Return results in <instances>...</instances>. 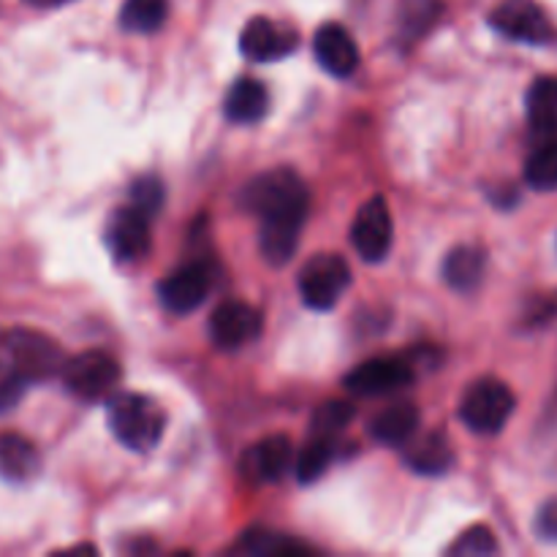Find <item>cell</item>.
<instances>
[{"mask_svg": "<svg viewBox=\"0 0 557 557\" xmlns=\"http://www.w3.org/2000/svg\"><path fill=\"white\" fill-rule=\"evenodd\" d=\"M245 212L261 221L259 248L272 267H283L294 259L302 239L310 196L302 177L292 169H270L250 180L239 194Z\"/></svg>", "mask_w": 557, "mask_h": 557, "instance_id": "1", "label": "cell"}, {"mask_svg": "<svg viewBox=\"0 0 557 557\" xmlns=\"http://www.w3.org/2000/svg\"><path fill=\"white\" fill-rule=\"evenodd\" d=\"M107 417L114 438L131 451L156 449L163 428H166V413L158 408V403L145 395H136V392L114 395L109 400Z\"/></svg>", "mask_w": 557, "mask_h": 557, "instance_id": "2", "label": "cell"}, {"mask_svg": "<svg viewBox=\"0 0 557 557\" xmlns=\"http://www.w3.org/2000/svg\"><path fill=\"white\" fill-rule=\"evenodd\" d=\"M0 354L27 384L54 379L65 364L63 348L52 337L36 330H25V326H11V330L0 332Z\"/></svg>", "mask_w": 557, "mask_h": 557, "instance_id": "3", "label": "cell"}, {"mask_svg": "<svg viewBox=\"0 0 557 557\" xmlns=\"http://www.w3.org/2000/svg\"><path fill=\"white\" fill-rule=\"evenodd\" d=\"M515 392L498 379H482L468 386L460 403V419L471 433L495 435L515 413Z\"/></svg>", "mask_w": 557, "mask_h": 557, "instance_id": "4", "label": "cell"}, {"mask_svg": "<svg viewBox=\"0 0 557 557\" xmlns=\"http://www.w3.org/2000/svg\"><path fill=\"white\" fill-rule=\"evenodd\" d=\"M351 286V267L337 253H319L305 261L297 277L299 297L313 310H332Z\"/></svg>", "mask_w": 557, "mask_h": 557, "instance_id": "5", "label": "cell"}, {"mask_svg": "<svg viewBox=\"0 0 557 557\" xmlns=\"http://www.w3.org/2000/svg\"><path fill=\"white\" fill-rule=\"evenodd\" d=\"M354 250L370 264H379L389 256L392 243H395V223H392L389 205L384 196H373L359 207L351 226Z\"/></svg>", "mask_w": 557, "mask_h": 557, "instance_id": "6", "label": "cell"}, {"mask_svg": "<svg viewBox=\"0 0 557 557\" xmlns=\"http://www.w3.org/2000/svg\"><path fill=\"white\" fill-rule=\"evenodd\" d=\"M63 384L82 400H101L117 386L120 364L107 351H85L69 359L60 370Z\"/></svg>", "mask_w": 557, "mask_h": 557, "instance_id": "7", "label": "cell"}, {"mask_svg": "<svg viewBox=\"0 0 557 557\" xmlns=\"http://www.w3.org/2000/svg\"><path fill=\"white\" fill-rule=\"evenodd\" d=\"M490 25L500 36L522 44H549L553 41V25L542 5L533 0H504L498 9L490 14Z\"/></svg>", "mask_w": 557, "mask_h": 557, "instance_id": "8", "label": "cell"}, {"mask_svg": "<svg viewBox=\"0 0 557 557\" xmlns=\"http://www.w3.org/2000/svg\"><path fill=\"white\" fill-rule=\"evenodd\" d=\"M413 381V362L400 357H375L346 375V389L362 397H381L403 389Z\"/></svg>", "mask_w": 557, "mask_h": 557, "instance_id": "9", "label": "cell"}, {"mask_svg": "<svg viewBox=\"0 0 557 557\" xmlns=\"http://www.w3.org/2000/svg\"><path fill=\"white\" fill-rule=\"evenodd\" d=\"M299 38L292 27L272 22L267 16H253L239 33V52L253 63H272L283 60L297 49Z\"/></svg>", "mask_w": 557, "mask_h": 557, "instance_id": "10", "label": "cell"}, {"mask_svg": "<svg viewBox=\"0 0 557 557\" xmlns=\"http://www.w3.org/2000/svg\"><path fill=\"white\" fill-rule=\"evenodd\" d=\"M103 239H107V248L112 250V256L117 261H136L150 250V218L141 215L134 207H117V210L109 215L107 228H103Z\"/></svg>", "mask_w": 557, "mask_h": 557, "instance_id": "11", "label": "cell"}, {"mask_svg": "<svg viewBox=\"0 0 557 557\" xmlns=\"http://www.w3.org/2000/svg\"><path fill=\"white\" fill-rule=\"evenodd\" d=\"M261 335V313L248 302L239 299H228L221 302L210 315V337L218 348L245 346V343L256 341Z\"/></svg>", "mask_w": 557, "mask_h": 557, "instance_id": "12", "label": "cell"}, {"mask_svg": "<svg viewBox=\"0 0 557 557\" xmlns=\"http://www.w3.org/2000/svg\"><path fill=\"white\" fill-rule=\"evenodd\" d=\"M210 286L212 275L205 264H185L158 283V297H161L163 308L183 315L205 302L207 294H210Z\"/></svg>", "mask_w": 557, "mask_h": 557, "instance_id": "13", "label": "cell"}, {"mask_svg": "<svg viewBox=\"0 0 557 557\" xmlns=\"http://www.w3.org/2000/svg\"><path fill=\"white\" fill-rule=\"evenodd\" d=\"M313 52L319 60L321 69L326 74L337 76V79H346L354 71L359 69V47L354 41L351 33L346 30L337 22H326L315 30L313 38Z\"/></svg>", "mask_w": 557, "mask_h": 557, "instance_id": "14", "label": "cell"}, {"mask_svg": "<svg viewBox=\"0 0 557 557\" xmlns=\"http://www.w3.org/2000/svg\"><path fill=\"white\" fill-rule=\"evenodd\" d=\"M294 462V444L288 435H267L248 449L243 460V471L250 482L270 484L286 476Z\"/></svg>", "mask_w": 557, "mask_h": 557, "instance_id": "15", "label": "cell"}, {"mask_svg": "<svg viewBox=\"0 0 557 557\" xmlns=\"http://www.w3.org/2000/svg\"><path fill=\"white\" fill-rule=\"evenodd\" d=\"M484 270H487V253L479 245H457L444 259V281L462 294L479 288Z\"/></svg>", "mask_w": 557, "mask_h": 557, "instance_id": "16", "label": "cell"}, {"mask_svg": "<svg viewBox=\"0 0 557 557\" xmlns=\"http://www.w3.org/2000/svg\"><path fill=\"white\" fill-rule=\"evenodd\" d=\"M267 109H270V92L259 79H250V76L234 82L223 101V112L232 123H259Z\"/></svg>", "mask_w": 557, "mask_h": 557, "instance_id": "17", "label": "cell"}, {"mask_svg": "<svg viewBox=\"0 0 557 557\" xmlns=\"http://www.w3.org/2000/svg\"><path fill=\"white\" fill-rule=\"evenodd\" d=\"M38 471L41 457L30 441L14 433L0 435V476L9 482H30Z\"/></svg>", "mask_w": 557, "mask_h": 557, "instance_id": "18", "label": "cell"}, {"mask_svg": "<svg viewBox=\"0 0 557 557\" xmlns=\"http://www.w3.org/2000/svg\"><path fill=\"white\" fill-rule=\"evenodd\" d=\"M525 109L531 128L542 139L557 136V76H542L533 82L525 98Z\"/></svg>", "mask_w": 557, "mask_h": 557, "instance_id": "19", "label": "cell"}, {"mask_svg": "<svg viewBox=\"0 0 557 557\" xmlns=\"http://www.w3.org/2000/svg\"><path fill=\"white\" fill-rule=\"evenodd\" d=\"M419 411L411 403H397L375 417L373 435L384 446H406L417 435Z\"/></svg>", "mask_w": 557, "mask_h": 557, "instance_id": "20", "label": "cell"}, {"mask_svg": "<svg viewBox=\"0 0 557 557\" xmlns=\"http://www.w3.org/2000/svg\"><path fill=\"white\" fill-rule=\"evenodd\" d=\"M451 460H455V455H451V446L444 433H428L406 455L408 468L413 473H422V476H441V473L449 471Z\"/></svg>", "mask_w": 557, "mask_h": 557, "instance_id": "21", "label": "cell"}, {"mask_svg": "<svg viewBox=\"0 0 557 557\" xmlns=\"http://www.w3.org/2000/svg\"><path fill=\"white\" fill-rule=\"evenodd\" d=\"M335 455H337V438H332V435L310 433V441L305 444V449L299 451L297 462H294L299 482L302 484L319 482V479L330 471Z\"/></svg>", "mask_w": 557, "mask_h": 557, "instance_id": "22", "label": "cell"}, {"mask_svg": "<svg viewBox=\"0 0 557 557\" xmlns=\"http://www.w3.org/2000/svg\"><path fill=\"white\" fill-rule=\"evenodd\" d=\"M441 14V0H400L397 3V36L403 41H417Z\"/></svg>", "mask_w": 557, "mask_h": 557, "instance_id": "23", "label": "cell"}, {"mask_svg": "<svg viewBox=\"0 0 557 557\" xmlns=\"http://www.w3.org/2000/svg\"><path fill=\"white\" fill-rule=\"evenodd\" d=\"M169 0H125L120 25L131 33H156L166 22Z\"/></svg>", "mask_w": 557, "mask_h": 557, "instance_id": "24", "label": "cell"}, {"mask_svg": "<svg viewBox=\"0 0 557 557\" xmlns=\"http://www.w3.org/2000/svg\"><path fill=\"white\" fill-rule=\"evenodd\" d=\"M525 183L536 190L557 188V136L544 139L525 161Z\"/></svg>", "mask_w": 557, "mask_h": 557, "instance_id": "25", "label": "cell"}, {"mask_svg": "<svg viewBox=\"0 0 557 557\" xmlns=\"http://www.w3.org/2000/svg\"><path fill=\"white\" fill-rule=\"evenodd\" d=\"M237 549L248 555H302L305 553L302 544L292 542L288 536H277V533H267V531L248 533Z\"/></svg>", "mask_w": 557, "mask_h": 557, "instance_id": "26", "label": "cell"}, {"mask_svg": "<svg viewBox=\"0 0 557 557\" xmlns=\"http://www.w3.org/2000/svg\"><path fill=\"white\" fill-rule=\"evenodd\" d=\"M163 199H166V190H163L161 177H156V174H141L131 185V207L139 210L141 215H158V210L163 207Z\"/></svg>", "mask_w": 557, "mask_h": 557, "instance_id": "27", "label": "cell"}, {"mask_svg": "<svg viewBox=\"0 0 557 557\" xmlns=\"http://www.w3.org/2000/svg\"><path fill=\"white\" fill-rule=\"evenodd\" d=\"M354 419V406L351 403H343V400H330L315 411L313 424H310V433L315 435H337L348 428V422Z\"/></svg>", "mask_w": 557, "mask_h": 557, "instance_id": "28", "label": "cell"}, {"mask_svg": "<svg viewBox=\"0 0 557 557\" xmlns=\"http://www.w3.org/2000/svg\"><path fill=\"white\" fill-rule=\"evenodd\" d=\"M495 553H498V542H495L493 531L484 525L468 528V531L449 547V555L457 557H484Z\"/></svg>", "mask_w": 557, "mask_h": 557, "instance_id": "29", "label": "cell"}, {"mask_svg": "<svg viewBox=\"0 0 557 557\" xmlns=\"http://www.w3.org/2000/svg\"><path fill=\"white\" fill-rule=\"evenodd\" d=\"M25 389H27V381L22 379V375L3 359V362H0V417L9 413L11 408L22 400Z\"/></svg>", "mask_w": 557, "mask_h": 557, "instance_id": "30", "label": "cell"}, {"mask_svg": "<svg viewBox=\"0 0 557 557\" xmlns=\"http://www.w3.org/2000/svg\"><path fill=\"white\" fill-rule=\"evenodd\" d=\"M536 533L544 542L557 544V500H547L536 515Z\"/></svg>", "mask_w": 557, "mask_h": 557, "instance_id": "31", "label": "cell"}, {"mask_svg": "<svg viewBox=\"0 0 557 557\" xmlns=\"http://www.w3.org/2000/svg\"><path fill=\"white\" fill-rule=\"evenodd\" d=\"M25 3L33 5V9H58V5L71 3V0H25Z\"/></svg>", "mask_w": 557, "mask_h": 557, "instance_id": "32", "label": "cell"}]
</instances>
